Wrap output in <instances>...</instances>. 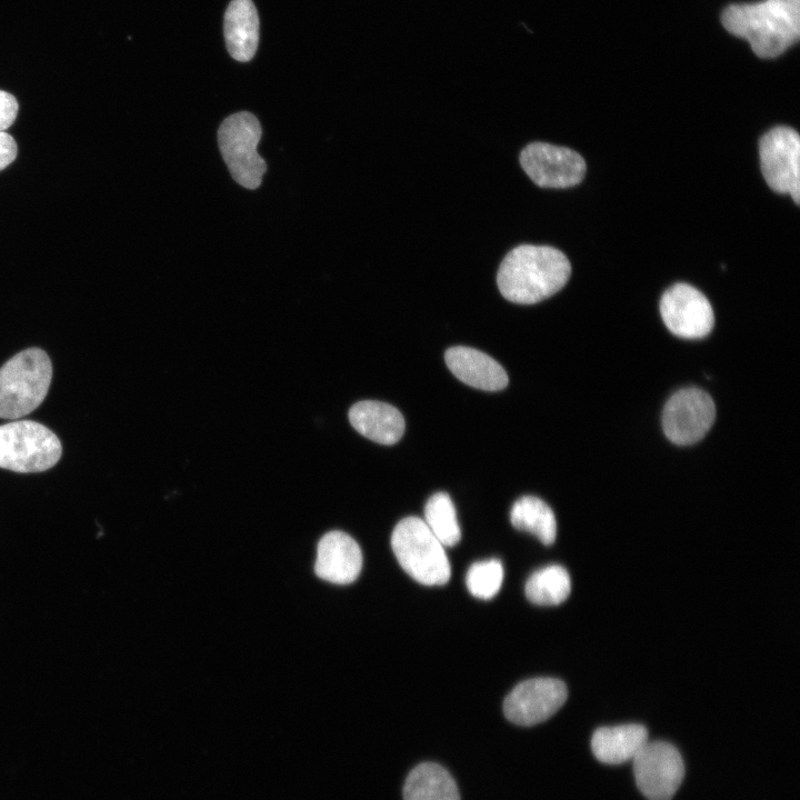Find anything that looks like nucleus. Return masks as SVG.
<instances>
[{
  "instance_id": "obj_15",
  "label": "nucleus",
  "mask_w": 800,
  "mask_h": 800,
  "mask_svg": "<svg viewBox=\"0 0 800 800\" xmlns=\"http://www.w3.org/2000/svg\"><path fill=\"white\" fill-rule=\"evenodd\" d=\"M351 426L363 437L381 443L393 444L404 432V419L393 406L376 401L363 400L354 403L349 410Z\"/></svg>"
},
{
  "instance_id": "obj_20",
  "label": "nucleus",
  "mask_w": 800,
  "mask_h": 800,
  "mask_svg": "<svg viewBox=\"0 0 800 800\" xmlns=\"http://www.w3.org/2000/svg\"><path fill=\"white\" fill-rule=\"evenodd\" d=\"M528 600L538 606H557L567 600L571 591L568 571L550 564L533 572L524 587Z\"/></svg>"
},
{
  "instance_id": "obj_14",
  "label": "nucleus",
  "mask_w": 800,
  "mask_h": 800,
  "mask_svg": "<svg viewBox=\"0 0 800 800\" xmlns=\"http://www.w3.org/2000/svg\"><path fill=\"white\" fill-rule=\"evenodd\" d=\"M450 371L463 383L486 391L507 387L508 374L493 358L473 348L457 346L446 351Z\"/></svg>"
},
{
  "instance_id": "obj_7",
  "label": "nucleus",
  "mask_w": 800,
  "mask_h": 800,
  "mask_svg": "<svg viewBox=\"0 0 800 800\" xmlns=\"http://www.w3.org/2000/svg\"><path fill=\"white\" fill-rule=\"evenodd\" d=\"M761 172L777 193L789 194L800 202V137L786 126L766 132L759 141Z\"/></svg>"
},
{
  "instance_id": "obj_6",
  "label": "nucleus",
  "mask_w": 800,
  "mask_h": 800,
  "mask_svg": "<svg viewBox=\"0 0 800 800\" xmlns=\"http://www.w3.org/2000/svg\"><path fill=\"white\" fill-rule=\"evenodd\" d=\"M261 138L258 119L248 111L226 118L218 130V143L232 178L242 187L253 190L267 171L266 161L257 146Z\"/></svg>"
},
{
  "instance_id": "obj_11",
  "label": "nucleus",
  "mask_w": 800,
  "mask_h": 800,
  "mask_svg": "<svg viewBox=\"0 0 800 800\" xmlns=\"http://www.w3.org/2000/svg\"><path fill=\"white\" fill-rule=\"evenodd\" d=\"M659 308L666 327L677 337L700 339L713 328L714 316L710 301L688 283H676L667 289Z\"/></svg>"
},
{
  "instance_id": "obj_23",
  "label": "nucleus",
  "mask_w": 800,
  "mask_h": 800,
  "mask_svg": "<svg viewBox=\"0 0 800 800\" xmlns=\"http://www.w3.org/2000/svg\"><path fill=\"white\" fill-rule=\"evenodd\" d=\"M19 111L16 97L0 90V131H4L14 122Z\"/></svg>"
},
{
  "instance_id": "obj_4",
  "label": "nucleus",
  "mask_w": 800,
  "mask_h": 800,
  "mask_svg": "<svg viewBox=\"0 0 800 800\" xmlns=\"http://www.w3.org/2000/svg\"><path fill=\"white\" fill-rule=\"evenodd\" d=\"M391 547L402 569L419 583L442 586L449 581L451 567L444 547L423 519L407 517L399 521Z\"/></svg>"
},
{
  "instance_id": "obj_19",
  "label": "nucleus",
  "mask_w": 800,
  "mask_h": 800,
  "mask_svg": "<svg viewBox=\"0 0 800 800\" xmlns=\"http://www.w3.org/2000/svg\"><path fill=\"white\" fill-rule=\"evenodd\" d=\"M513 528L536 536L543 544H552L557 536V521L551 508L541 499L524 496L518 499L510 511Z\"/></svg>"
},
{
  "instance_id": "obj_9",
  "label": "nucleus",
  "mask_w": 800,
  "mask_h": 800,
  "mask_svg": "<svg viewBox=\"0 0 800 800\" xmlns=\"http://www.w3.org/2000/svg\"><path fill=\"white\" fill-rule=\"evenodd\" d=\"M530 180L541 188L566 189L579 184L586 174L584 159L574 150L547 142H530L519 154Z\"/></svg>"
},
{
  "instance_id": "obj_2",
  "label": "nucleus",
  "mask_w": 800,
  "mask_h": 800,
  "mask_svg": "<svg viewBox=\"0 0 800 800\" xmlns=\"http://www.w3.org/2000/svg\"><path fill=\"white\" fill-rule=\"evenodd\" d=\"M721 23L747 40L757 57L773 59L800 39V0L732 3L722 11Z\"/></svg>"
},
{
  "instance_id": "obj_8",
  "label": "nucleus",
  "mask_w": 800,
  "mask_h": 800,
  "mask_svg": "<svg viewBox=\"0 0 800 800\" xmlns=\"http://www.w3.org/2000/svg\"><path fill=\"white\" fill-rule=\"evenodd\" d=\"M636 783L648 800H671L684 777L678 749L666 741H647L631 760Z\"/></svg>"
},
{
  "instance_id": "obj_3",
  "label": "nucleus",
  "mask_w": 800,
  "mask_h": 800,
  "mask_svg": "<svg viewBox=\"0 0 800 800\" xmlns=\"http://www.w3.org/2000/svg\"><path fill=\"white\" fill-rule=\"evenodd\" d=\"M52 378L48 354L38 348L26 349L0 368V418H22L46 398Z\"/></svg>"
},
{
  "instance_id": "obj_18",
  "label": "nucleus",
  "mask_w": 800,
  "mask_h": 800,
  "mask_svg": "<svg viewBox=\"0 0 800 800\" xmlns=\"http://www.w3.org/2000/svg\"><path fill=\"white\" fill-rule=\"evenodd\" d=\"M404 800H460L458 787L440 764L423 762L408 774L403 786Z\"/></svg>"
},
{
  "instance_id": "obj_5",
  "label": "nucleus",
  "mask_w": 800,
  "mask_h": 800,
  "mask_svg": "<svg viewBox=\"0 0 800 800\" xmlns=\"http://www.w3.org/2000/svg\"><path fill=\"white\" fill-rule=\"evenodd\" d=\"M59 438L46 426L19 420L0 426V468L16 472H41L60 459Z\"/></svg>"
},
{
  "instance_id": "obj_22",
  "label": "nucleus",
  "mask_w": 800,
  "mask_h": 800,
  "mask_svg": "<svg viewBox=\"0 0 800 800\" xmlns=\"http://www.w3.org/2000/svg\"><path fill=\"white\" fill-rule=\"evenodd\" d=\"M502 580L503 567L498 559L474 562L466 576L469 592L483 600H489L499 592Z\"/></svg>"
},
{
  "instance_id": "obj_12",
  "label": "nucleus",
  "mask_w": 800,
  "mask_h": 800,
  "mask_svg": "<svg viewBox=\"0 0 800 800\" xmlns=\"http://www.w3.org/2000/svg\"><path fill=\"white\" fill-rule=\"evenodd\" d=\"M568 690L556 678H533L520 682L503 702L506 718L518 726H533L553 716L566 702Z\"/></svg>"
},
{
  "instance_id": "obj_10",
  "label": "nucleus",
  "mask_w": 800,
  "mask_h": 800,
  "mask_svg": "<svg viewBox=\"0 0 800 800\" xmlns=\"http://www.w3.org/2000/svg\"><path fill=\"white\" fill-rule=\"evenodd\" d=\"M716 418L712 398L698 388H684L673 393L662 412V429L674 444L688 446L701 440Z\"/></svg>"
},
{
  "instance_id": "obj_17",
  "label": "nucleus",
  "mask_w": 800,
  "mask_h": 800,
  "mask_svg": "<svg viewBox=\"0 0 800 800\" xmlns=\"http://www.w3.org/2000/svg\"><path fill=\"white\" fill-rule=\"evenodd\" d=\"M648 740L646 727L639 723L601 727L591 737V750L602 763L621 764L631 761Z\"/></svg>"
},
{
  "instance_id": "obj_16",
  "label": "nucleus",
  "mask_w": 800,
  "mask_h": 800,
  "mask_svg": "<svg viewBox=\"0 0 800 800\" xmlns=\"http://www.w3.org/2000/svg\"><path fill=\"white\" fill-rule=\"evenodd\" d=\"M224 39L230 56L240 61L251 60L259 41V18L251 0H231L223 21Z\"/></svg>"
},
{
  "instance_id": "obj_1",
  "label": "nucleus",
  "mask_w": 800,
  "mask_h": 800,
  "mask_svg": "<svg viewBox=\"0 0 800 800\" xmlns=\"http://www.w3.org/2000/svg\"><path fill=\"white\" fill-rule=\"evenodd\" d=\"M571 274L563 252L550 246L523 243L511 249L497 272V284L507 300L533 304L560 291Z\"/></svg>"
},
{
  "instance_id": "obj_24",
  "label": "nucleus",
  "mask_w": 800,
  "mask_h": 800,
  "mask_svg": "<svg viewBox=\"0 0 800 800\" xmlns=\"http://www.w3.org/2000/svg\"><path fill=\"white\" fill-rule=\"evenodd\" d=\"M18 154L17 142L6 131H0V171L11 164Z\"/></svg>"
},
{
  "instance_id": "obj_13",
  "label": "nucleus",
  "mask_w": 800,
  "mask_h": 800,
  "mask_svg": "<svg viewBox=\"0 0 800 800\" xmlns=\"http://www.w3.org/2000/svg\"><path fill=\"white\" fill-rule=\"evenodd\" d=\"M362 568V552L356 540L342 531H330L319 541L316 574L337 584L353 582Z\"/></svg>"
},
{
  "instance_id": "obj_21",
  "label": "nucleus",
  "mask_w": 800,
  "mask_h": 800,
  "mask_svg": "<svg viewBox=\"0 0 800 800\" xmlns=\"http://www.w3.org/2000/svg\"><path fill=\"white\" fill-rule=\"evenodd\" d=\"M423 521L443 547H453L460 541L461 529L448 493L437 492L429 498Z\"/></svg>"
}]
</instances>
